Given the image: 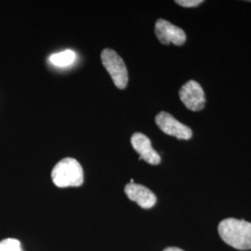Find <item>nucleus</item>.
Returning a JSON list of instances; mask_svg holds the SVG:
<instances>
[{"instance_id":"f257e3e1","label":"nucleus","mask_w":251,"mask_h":251,"mask_svg":"<svg viewBox=\"0 0 251 251\" xmlns=\"http://www.w3.org/2000/svg\"><path fill=\"white\" fill-rule=\"evenodd\" d=\"M221 238L239 251L251 250V224L244 220L225 219L218 227Z\"/></svg>"},{"instance_id":"f03ea898","label":"nucleus","mask_w":251,"mask_h":251,"mask_svg":"<svg viewBox=\"0 0 251 251\" xmlns=\"http://www.w3.org/2000/svg\"><path fill=\"white\" fill-rule=\"evenodd\" d=\"M51 178L59 188L78 187L84 180L83 169L80 163L75 158H64L54 167Z\"/></svg>"},{"instance_id":"7ed1b4c3","label":"nucleus","mask_w":251,"mask_h":251,"mask_svg":"<svg viewBox=\"0 0 251 251\" xmlns=\"http://www.w3.org/2000/svg\"><path fill=\"white\" fill-rule=\"evenodd\" d=\"M100 59L116 87L120 90H124L127 85L128 74L122 58L115 50L105 49L100 54Z\"/></svg>"},{"instance_id":"20e7f679","label":"nucleus","mask_w":251,"mask_h":251,"mask_svg":"<svg viewBox=\"0 0 251 251\" xmlns=\"http://www.w3.org/2000/svg\"><path fill=\"white\" fill-rule=\"evenodd\" d=\"M155 123L166 134L173 136L179 140H190L193 136L192 129L180 123L171 114L160 112L155 117Z\"/></svg>"},{"instance_id":"39448f33","label":"nucleus","mask_w":251,"mask_h":251,"mask_svg":"<svg viewBox=\"0 0 251 251\" xmlns=\"http://www.w3.org/2000/svg\"><path fill=\"white\" fill-rule=\"evenodd\" d=\"M179 95L182 103L191 111H200L205 106V93L197 81L185 83L179 90Z\"/></svg>"},{"instance_id":"423d86ee","label":"nucleus","mask_w":251,"mask_h":251,"mask_svg":"<svg viewBox=\"0 0 251 251\" xmlns=\"http://www.w3.org/2000/svg\"><path fill=\"white\" fill-rule=\"evenodd\" d=\"M154 33L160 43L164 45L172 43L175 46H181L186 41V35L182 29L163 19L157 20L155 23Z\"/></svg>"},{"instance_id":"0eeeda50","label":"nucleus","mask_w":251,"mask_h":251,"mask_svg":"<svg viewBox=\"0 0 251 251\" xmlns=\"http://www.w3.org/2000/svg\"><path fill=\"white\" fill-rule=\"evenodd\" d=\"M131 144L135 151L140 154V160L144 159L150 165H158L161 162L159 153L152 147L150 139L140 132H137L131 137Z\"/></svg>"},{"instance_id":"6e6552de","label":"nucleus","mask_w":251,"mask_h":251,"mask_svg":"<svg viewBox=\"0 0 251 251\" xmlns=\"http://www.w3.org/2000/svg\"><path fill=\"white\" fill-rule=\"evenodd\" d=\"M125 193L129 200L134 201L145 209L151 208L156 203V197L150 189L141 184L128 183L125 187Z\"/></svg>"},{"instance_id":"1a4fd4ad","label":"nucleus","mask_w":251,"mask_h":251,"mask_svg":"<svg viewBox=\"0 0 251 251\" xmlns=\"http://www.w3.org/2000/svg\"><path fill=\"white\" fill-rule=\"evenodd\" d=\"M75 53L70 50H66L59 53L52 54L50 57V62L53 65L59 66V67L68 66L72 64L75 62Z\"/></svg>"},{"instance_id":"9d476101","label":"nucleus","mask_w":251,"mask_h":251,"mask_svg":"<svg viewBox=\"0 0 251 251\" xmlns=\"http://www.w3.org/2000/svg\"><path fill=\"white\" fill-rule=\"evenodd\" d=\"M0 251H23V250L19 240L7 238L0 241Z\"/></svg>"},{"instance_id":"9b49d317","label":"nucleus","mask_w":251,"mask_h":251,"mask_svg":"<svg viewBox=\"0 0 251 251\" xmlns=\"http://www.w3.org/2000/svg\"><path fill=\"white\" fill-rule=\"evenodd\" d=\"M203 0H177L176 3L184 8H194L198 7L200 4H202Z\"/></svg>"},{"instance_id":"f8f14e48","label":"nucleus","mask_w":251,"mask_h":251,"mask_svg":"<svg viewBox=\"0 0 251 251\" xmlns=\"http://www.w3.org/2000/svg\"><path fill=\"white\" fill-rule=\"evenodd\" d=\"M164 251H182V250H180L179 248H167V249H165Z\"/></svg>"}]
</instances>
